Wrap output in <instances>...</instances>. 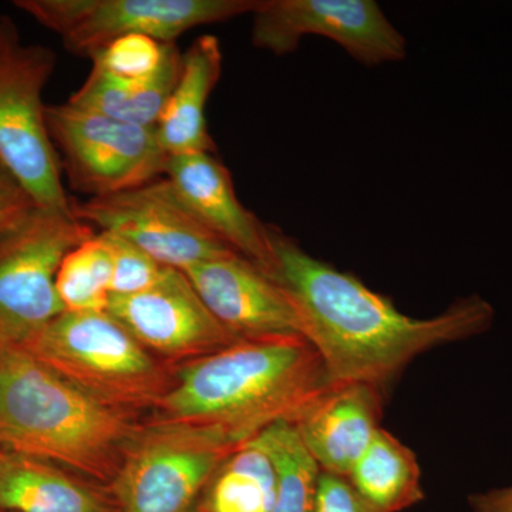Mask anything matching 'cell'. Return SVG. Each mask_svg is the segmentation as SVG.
<instances>
[{"instance_id":"1","label":"cell","mask_w":512,"mask_h":512,"mask_svg":"<svg viewBox=\"0 0 512 512\" xmlns=\"http://www.w3.org/2000/svg\"><path fill=\"white\" fill-rule=\"evenodd\" d=\"M274 279L301 313L305 338L319 353L330 383H363L387 393L417 356L487 332L495 311L478 295L440 315L417 319L390 299L303 251L271 225Z\"/></svg>"},{"instance_id":"2","label":"cell","mask_w":512,"mask_h":512,"mask_svg":"<svg viewBox=\"0 0 512 512\" xmlns=\"http://www.w3.org/2000/svg\"><path fill=\"white\" fill-rule=\"evenodd\" d=\"M330 386L308 339L238 340L175 366L153 420L210 427L245 444L274 424L295 423Z\"/></svg>"},{"instance_id":"3","label":"cell","mask_w":512,"mask_h":512,"mask_svg":"<svg viewBox=\"0 0 512 512\" xmlns=\"http://www.w3.org/2000/svg\"><path fill=\"white\" fill-rule=\"evenodd\" d=\"M143 426L140 414L94 399L19 346L0 342V447L107 488Z\"/></svg>"},{"instance_id":"4","label":"cell","mask_w":512,"mask_h":512,"mask_svg":"<svg viewBox=\"0 0 512 512\" xmlns=\"http://www.w3.org/2000/svg\"><path fill=\"white\" fill-rule=\"evenodd\" d=\"M19 348L94 399L140 416L174 380V369L107 311L63 312Z\"/></svg>"},{"instance_id":"5","label":"cell","mask_w":512,"mask_h":512,"mask_svg":"<svg viewBox=\"0 0 512 512\" xmlns=\"http://www.w3.org/2000/svg\"><path fill=\"white\" fill-rule=\"evenodd\" d=\"M56 64L52 49L26 45L16 23L0 16V160L39 207L73 214L43 103Z\"/></svg>"},{"instance_id":"6","label":"cell","mask_w":512,"mask_h":512,"mask_svg":"<svg viewBox=\"0 0 512 512\" xmlns=\"http://www.w3.org/2000/svg\"><path fill=\"white\" fill-rule=\"evenodd\" d=\"M241 446L221 430L150 419L107 490L119 512H191Z\"/></svg>"},{"instance_id":"7","label":"cell","mask_w":512,"mask_h":512,"mask_svg":"<svg viewBox=\"0 0 512 512\" xmlns=\"http://www.w3.org/2000/svg\"><path fill=\"white\" fill-rule=\"evenodd\" d=\"M94 235L73 214L42 207L0 232V342L22 345L62 315L60 264Z\"/></svg>"},{"instance_id":"8","label":"cell","mask_w":512,"mask_h":512,"mask_svg":"<svg viewBox=\"0 0 512 512\" xmlns=\"http://www.w3.org/2000/svg\"><path fill=\"white\" fill-rule=\"evenodd\" d=\"M259 0H16L74 55L92 57L114 40L146 35L161 43L197 26L251 15Z\"/></svg>"},{"instance_id":"9","label":"cell","mask_w":512,"mask_h":512,"mask_svg":"<svg viewBox=\"0 0 512 512\" xmlns=\"http://www.w3.org/2000/svg\"><path fill=\"white\" fill-rule=\"evenodd\" d=\"M49 136L73 190L90 198L134 190L163 178L170 156L156 127L136 126L79 109L46 107Z\"/></svg>"},{"instance_id":"10","label":"cell","mask_w":512,"mask_h":512,"mask_svg":"<svg viewBox=\"0 0 512 512\" xmlns=\"http://www.w3.org/2000/svg\"><path fill=\"white\" fill-rule=\"evenodd\" d=\"M73 215L100 232L127 239L164 268L185 272L238 255L192 215L165 177L120 194L73 202Z\"/></svg>"},{"instance_id":"11","label":"cell","mask_w":512,"mask_h":512,"mask_svg":"<svg viewBox=\"0 0 512 512\" xmlns=\"http://www.w3.org/2000/svg\"><path fill=\"white\" fill-rule=\"evenodd\" d=\"M252 18V45L276 56L295 52L305 36L338 43L365 66L400 62L402 35L373 0H259Z\"/></svg>"},{"instance_id":"12","label":"cell","mask_w":512,"mask_h":512,"mask_svg":"<svg viewBox=\"0 0 512 512\" xmlns=\"http://www.w3.org/2000/svg\"><path fill=\"white\" fill-rule=\"evenodd\" d=\"M107 312L165 362L183 365L234 345L183 271L164 268L160 279L128 296H110Z\"/></svg>"},{"instance_id":"13","label":"cell","mask_w":512,"mask_h":512,"mask_svg":"<svg viewBox=\"0 0 512 512\" xmlns=\"http://www.w3.org/2000/svg\"><path fill=\"white\" fill-rule=\"evenodd\" d=\"M185 274L215 319L238 340L305 338L301 313L291 295L248 259L227 256Z\"/></svg>"},{"instance_id":"14","label":"cell","mask_w":512,"mask_h":512,"mask_svg":"<svg viewBox=\"0 0 512 512\" xmlns=\"http://www.w3.org/2000/svg\"><path fill=\"white\" fill-rule=\"evenodd\" d=\"M164 177L212 235L274 278L271 225L264 224L241 204L228 168L214 154L170 157Z\"/></svg>"},{"instance_id":"15","label":"cell","mask_w":512,"mask_h":512,"mask_svg":"<svg viewBox=\"0 0 512 512\" xmlns=\"http://www.w3.org/2000/svg\"><path fill=\"white\" fill-rule=\"evenodd\" d=\"M384 396L369 384H332L292 424L320 471L349 476L380 429Z\"/></svg>"},{"instance_id":"16","label":"cell","mask_w":512,"mask_h":512,"mask_svg":"<svg viewBox=\"0 0 512 512\" xmlns=\"http://www.w3.org/2000/svg\"><path fill=\"white\" fill-rule=\"evenodd\" d=\"M221 73L222 50L218 37L200 36L183 53L180 77L156 126L158 141L168 156L215 153L205 109Z\"/></svg>"},{"instance_id":"17","label":"cell","mask_w":512,"mask_h":512,"mask_svg":"<svg viewBox=\"0 0 512 512\" xmlns=\"http://www.w3.org/2000/svg\"><path fill=\"white\" fill-rule=\"evenodd\" d=\"M109 490L47 463L0 447V511L111 512Z\"/></svg>"},{"instance_id":"18","label":"cell","mask_w":512,"mask_h":512,"mask_svg":"<svg viewBox=\"0 0 512 512\" xmlns=\"http://www.w3.org/2000/svg\"><path fill=\"white\" fill-rule=\"evenodd\" d=\"M181 63L183 53L175 43H167L160 69L146 79H124L93 66L69 103L123 123L156 127L180 77Z\"/></svg>"},{"instance_id":"19","label":"cell","mask_w":512,"mask_h":512,"mask_svg":"<svg viewBox=\"0 0 512 512\" xmlns=\"http://www.w3.org/2000/svg\"><path fill=\"white\" fill-rule=\"evenodd\" d=\"M357 493L377 512H402L426 497L412 448L380 427L349 473Z\"/></svg>"},{"instance_id":"20","label":"cell","mask_w":512,"mask_h":512,"mask_svg":"<svg viewBox=\"0 0 512 512\" xmlns=\"http://www.w3.org/2000/svg\"><path fill=\"white\" fill-rule=\"evenodd\" d=\"M276 491L275 464L248 441L222 464L198 504L207 512H271Z\"/></svg>"},{"instance_id":"21","label":"cell","mask_w":512,"mask_h":512,"mask_svg":"<svg viewBox=\"0 0 512 512\" xmlns=\"http://www.w3.org/2000/svg\"><path fill=\"white\" fill-rule=\"evenodd\" d=\"M249 443L271 457L278 474V491L271 512H312L319 467L288 423L274 424Z\"/></svg>"},{"instance_id":"22","label":"cell","mask_w":512,"mask_h":512,"mask_svg":"<svg viewBox=\"0 0 512 512\" xmlns=\"http://www.w3.org/2000/svg\"><path fill=\"white\" fill-rule=\"evenodd\" d=\"M113 262L99 234L64 256L56 289L64 312L106 311L110 301Z\"/></svg>"},{"instance_id":"23","label":"cell","mask_w":512,"mask_h":512,"mask_svg":"<svg viewBox=\"0 0 512 512\" xmlns=\"http://www.w3.org/2000/svg\"><path fill=\"white\" fill-rule=\"evenodd\" d=\"M167 43L146 35H127L94 53L93 66L124 79H146L163 63Z\"/></svg>"},{"instance_id":"24","label":"cell","mask_w":512,"mask_h":512,"mask_svg":"<svg viewBox=\"0 0 512 512\" xmlns=\"http://www.w3.org/2000/svg\"><path fill=\"white\" fill-rule=\"evenodd\" d=\"M99 235L109 248L113 262L110 296H128L146 291L160 279L164 266L154 261L143 249L110 232H99Z\"/></svg>"},{"instance_id":"25","label":"cell","mask_w":512,"mask_h":512,"mask_svg":"<svg viewBox=\"0 0 512 512\" xmlns=\"http://www.w3.org/2000/svg\"><path fill=\"white\" fill-rule=\"evenodd\" d=\"M312 512H377L357 493L348 477L320 471Z\"/></svg>"},{"instance_id":"26","label":"cell","mask_w":512,"mask_h":512,"mask_svg":"<svg viewBox=\"0 0 512 512\" xmlns=\"http://www.w3.org/2000/svg\"><path fill=\"white\" fill-rule=\"evenodd\" d=\"M39 205L0 160V232L15 227Z\"/></svg>"},{"instance_id":"27","label":"cell","mask_w":512,"mask_h":512,"mask_svg":"<svg viewBox=\"0 0 512 512\" xmlns=\"http://www.w3.org/2000/svg\"><path fill=\"white\" fill-rule=\"evenodd\" d=\"M471 512H512V485L468 497Z\"/></svg>"},{"instance_id":"28","label":"cell","mask_w":512,"mask_h":512,"mask_svg":"<svg viewBox=\"0 0 512 512\" xmlns=\"http://www.w3.org/2000/svg\"><path fill=\"white\" fill-rule=\"evenodd\" d=\"M191 512H207V511H205L204 508H202L200 504H197V505H195L194 508H192Z\"/></svg>"},{"instance_id":"29","label":"cell","mask_w":512,"mask_h":512,"mask_svg":"<svg viewBox=\"0 0 512 512\" xmlns=\"http://www.w3.org/2000/svg\"><path fill=\"white\" fill-rule=\"evenodd\" d=\"M111 512H119V510H117V507H116V508H114V510H113V511H111Z\"/></svg>"},{"instance_id":"30","label":"cell","mask_w":512,"mask_h":512,"mask_svg":"<svg viewBox=\"0 0 512 512\" xmlns=\"http://www.w3.org/2000/svg\"><path fill=\"white\" fill-rule=\"evenodd\" d=\"M0 512H5V511H0Z\"/></svg>"}]
</instances>
